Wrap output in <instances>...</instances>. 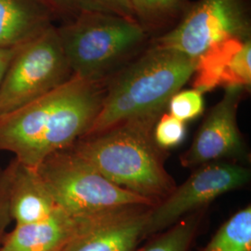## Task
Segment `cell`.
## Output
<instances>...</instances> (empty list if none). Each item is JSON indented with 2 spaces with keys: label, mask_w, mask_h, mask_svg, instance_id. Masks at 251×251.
<instances>
[{
  "label": "cell",
  "mask_w": 251,
  "mask_h": 251,
  "mask_svg": "<svg viewBox=\"0 0 251 251\" xmlns=\"http://www.w3.org/2000/svg\"><path fill=\"white\" fill-rule=\"evenodd\" d=\"M105 80L72 77L45 96L0 117V152L36 169L87 134L105 95Z\"/></svg>",
  "instance_id": "1"
},
{
  "label": "cell",
  "mask_w": 251,
  "mask_h": 251,
  "mask_svg": "<svg viewBox=\"0 0 251 251\" xmlns=\"http://www.w3.org/2000/svg\"><path fill=\"white\" fill-rule=\"evenodd\" d=\"M160 116L126 120L83 136L70 148L108 180L155 206L176 188L164 166L165 152L152 135Z\"/></svg>",
  "instance_id": "2"
},
{
  "label": "cell",
  "mask_w": 251,
  "mask_h": 251,
  "mask_svg": "<svg viewBox=\"0 0 251 251\" xmlns=\"http://www.w3.org/2000/svg\"><path fill=\"white\" fill-rule=\"evenodd\" d=\"M197 60L153 45L106 86L105 95L88 135L129 119L160 116L171 97L190 80Z\"/></svg>",
  "instance_id": "3"
},
{
  "label": "cell",
  "mask_w": 251,
  "mask_h": 251,
  "mask_svg": "<svg viewBox=\"0 0 251 251\" xmlns=\"http://www.w3.org/2000/svg\"><path fill=\"white\" fill-rule=\"evenodd\" d=\"M56 29L73 75L92 81L105 80L146 36L137 21L100 10H83Z\"/></svg>",
  "instance_id": "4"
},
{
  "label": "cell",
  "mask_w": 251,
  "mask_h": 251,
  "mask_svg": "<svg viewBox=\"0 0 251 251\" xmlns=\"http://www.w3.org/2000/svg\"><path fill=\"white\" fill-rule=\"evenodd\" d=\"M36 171L58 206L75 219H91L128 207L154 206L148 199L108 180L71 148L51 154Z\"/></svg>",
  "instance_id": "5"
},
{
  "label": "cell",
  "mask_w": 251,
  "mask_h": 251,
  "mask_svg": "<svg viewBox=\"0 0 251 251\" xmlns=\"http://www.w3.org/2000/svg\"><path fill=\"white\" fill-rule=\"evenodd\" d=\"M72 76L57 29L51 25L17 47L0 82V117L45 96Z\"/></svg>",
  "instance_id": "6"
},
{
  "label": "cell",
  "mask_w": 251,
  "mask_h": 251,
  "mask_svg": "<svg viewBox=\"0 0 251 251\" xmlns=\"http://www.w3.org/2000/svg\"><path fill=\"white\" fill-rule=\"evenodd\" d=\"M250 36L251 22L245 0H200L154 45L197 60L219 42L229 38L247 40Z\"/></svg>",
  "instance_id": "7"
},
{
  "label": "cell",
  "mask_w": 251,
  "mask_h": 251,
  "mask_svg": "<svg viewBox=\"0 0 251 251\" xmlns=\"http://www.w3.org/2000/svg\"><path fill=\"white\" fill-rule=\"evenodd\" d=\"M250 179V170L236 163L217 161L200 166L168 198L151 208L144 238L161 233L183 216L196 212L228 192L241 188Z\"/></svg>",
  "instance_id": "8"
},
{
  "label": "cell",
  "mask_w": 251,
  "mask_h": 251,
  "mask_svg": "<svg viewBox=\"0 0 251 251\" xmlns=\"http://www.w3.org/2000/svg\"><path fill=\"white\" fill-rule=\"evenodd\" d=\"M200 126L188 151L180 156L183 167L193 168L226 157L240 156L244 144L236 115L242 88H227Z\"/></svg>",
  "instance_id": "9"
},
{
  "label": "cell",
  "mask_w": 251,
  "mask_h": 251,
  "mask_svg": "<svg viewBox=\"0 0 251 251\" xmlns=\"http://www.w3.org/2000/svg\"><path fill=\"white\" fill-rule=\"evenodd\" d=\"M152 207L137 206L85 220L63 251H135Z\"/></svg>",
  "instance_id": "10"
},
{
  "label": "cell",
  "mask_w": 251,
  "mask_h": 251,
  "mask_svg": "<svg viewBox=\"0 0 251 251\" xmlns=\"http://www.w3.org/2000/svg\"><path fill=\"white\" fill-rule=\"evenodd\" d=\"M84 221L73 218L59 207L43 220L15 225L13 230L4 234L0 249L3 251H63Z\"/></svg>",
  "instance_id": "11"
},
{
  "label": "cell",
  "mask_w": 251,
  "mask_h": 251,
  "mask_svg": "<svg viewBox=\"0 0 251 251\" xmlns=\"http://www.w3.org/2000/svg\"><path fill=\"white\" fill-rule=\"evenodd\" d=\"M9 188V214L15 225L43 220L59 208L36 169L13 159Z\"/></svg>",
  "instance_id": "12"
},
{
  "label": "cell",
  "mask_w": 251,
  "mask_h": 251,
  "mask_svg": "<svg viewBox=\"0 0 251 251\" xmlns=\"http://www.w3.org/2000/svg\"><path fill=\"white\" fill-rule=\"evenodd\" d=\"M53 12L42 0H0V49L25 44L51 26Z\"/></svg>",
  "instance_id": "13"
},
{
  "label": "cell",
  "mask_w": 251,
  "mask_h": 251,
  "mask_svg": "<svg viewBox=\"0 0 251 251\" xmlns=\"http://www.w3.org/2000/svg\"><path fill=\"white\" fill-rule=\"evenodd\" d=\"M249 40V39H247ZM240 38H229L211 46L197 59L194 89L202 93L222 87L223 79L234 54L245 41Z\"/></svg>",
  "instance_id": "14"
},
{
  "label": "cell",
  "mask_w": 251,
  "mask_h": 251,
  "mask_svg": "<svg viewBox=\"0 0 251 251\" xmlns=\"http://www.w3.org/2000/svg\"><path fill=\"white\" fill-rule=\"evenodd\" d=\"M203 251H251V206L230 217Z\"/></svg>",
  "instance_id": "15"
},
{
  "label": "cell",
  "mask_w": 251,
  "mask_h": 251,
  "mask_svg": "<svg viewBox=\"0 0 251 251\" xmlns=\"http://www.w3.org/2000/svg\"><path fill=\"white\" fill-rule=\"evenodd\" d=\"M201 216L194 212L155 237L142 251H190L198 235Z\"/></svg>",
  "instance_id": "16"
},
{
  "label": "cell",
  "mask_w": 251,
  "mask_h": 251,
  "mask_svg": "<svg viewBox=\"0 0 251 251\" xmlns=\"http://www.w3.org/2000/svg\"><path fill=\"white\" fill-rule=\"evenodd\" d=\"M137 22L144 27L159 25L176 18L184 0H127Z\"/></svg>",
  "instance_id": "17"
},
{
  "label": "cell",
  "mask_w": 251,
  "mask_h": 251,
  "mask_svg": "<svg viewBox=\"0 0 251 251\" xmlns=\"http://www.w3.org/2000/svg\"><path fill=\"white\" fill-rule=\"evenodd\" d=\"M251 84V39L244 42L239 50L234 54L225 73L222 87L248 89Z\"/></svg>",
  "instance_id": "18"
},
{
  "label": "cell",
  "mask_w": 251,
  "mask_h": 251,
  "mask_svg": "<svg viewBox=\"0 0 251 251\" xmlns=\"http://www.w3.org/2000/svg\"><path fill=\"white\" fill-rule=\"evenodd\" d=\"M204 97L199 90H179L168 103L170 115L182 122L193 120L199 117L204 111Z\"/></svg>",
  "instance_id": "19"
},
{
  "label": "cell",
  "mask_w": 251,
  "mask_h": 251,
  "mask_svg": "<svg viewBox=\"0 0 251 251\" xmlns=\"http://www.w3.org/2000/svg\"><path fill=\"white\" fill-rule=\"evenodd\" d=\"M152 135L154 142L163 150L176 147L185 137V124L170 114L163 113L154 125Z\"/></svg>",
  "instance_id": "20"
},
{
  "label": "cell",
  "mask_w": 251,
  "mask_h": 251,
  "mask_svg": "<svg viewBox=\"0 0 251 251\" xmlns=\"http://www.w3.org/2000/svg\"><path fill=\"white\" fill-rule=\"evenodd\" d=\"M13 166L14 162L12 160L5 168L0 169V241L12 222L9 214V200Z\"/></svg>",
  "instance_id": "21"
},
{
  "label": "cell",
  "mask_w": 251,
  "mask_h": 251,
  "mask_svg": "<svg viewBox=\"0 0 251 251\" xmlns=\"http://www.w3.org/2000/svg\"><path fill=\"white\" fill-rule=\"evenodd\" d=\"M53 13L74 18L83 10H99L82 0H42ZM101 11V10H100Z\"/></svg>",
  "instance_id": "22"
},
{
  "label": "cell",
  "mask_w": 251,
  "mask_h": 251,
  "mask_svg": "<svg viewBox=\"0 0 251 251\" xmlns=\"http://www.w3.org/2000/svg\"><path fill=\"white\" fill-rule=\"evenodd\" d=\"M101 11L137 21L127 0H82Z\"/></svg>",
  "instance_id": "23"
},
{
  "label": "cell",
  "mask_w": 251,
  "mask_h": 251,
  "mask_svg": "<svg viewBox=\"0 0 251 251\" xmlns=\"http://www.w3.org/2000/svg\"><path fill=\"white\" fill-rule=\"evenodd\" d=\"M17 48L0 49V82Z\"/></svg>",
  "instance_id": "24"
},
{
  "label": "cell",
  "mask_w": 251,
  "mask_h": 251,
  "mask_svg": "<svg viewBox=\"0 0 251 251\" xmlns=\"http://www.w3.org/2000/svg\"><path fill=\"white\" fill-rule=\"evenodd\" d=\"M0 251H2V250H1V249H0Z\"/></svg>",
  "instance_id": "25"
}]
</instances>
